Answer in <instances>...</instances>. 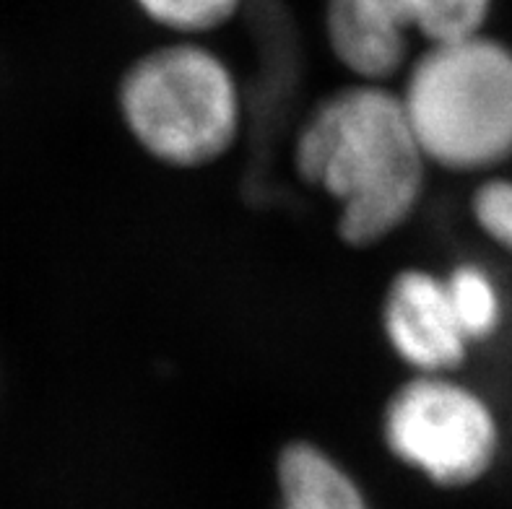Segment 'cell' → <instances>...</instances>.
I'll use <instances>...</instances> for the list:
<instances>
[{
    "label": "cell",
    "mask_w": 512,
    "mask_h": 509,
    "mask_svg": "<svg viewBox=\"0 0 512 509\" xmlns=\"http://www.w3.org/2000/svg\"><path fill=\"white\" fill-rule=\"evenodd\" d=\"M125 125L172 167H203L232 149L240 94L232 71L206 47L167 45L130 65L120 84Z\"/></svg>",
    "instance_id": "obj_3"
},
{
    "label": "cell",
    "mask_w": 512,
    "mask_h": 509,
    "mask_svg": "<svg viewBox=\"0 0 512 509\" xmlns=\"http://www.w3.org/2000/svg\"><path fill=\"white\" fill-rule=\"evenodd\" d=\"M401 99L429 164L479 172L512 156V52L500 42L476 34L429 47Z\"/></svg>",
    "instance_id": "obj_2"
},
{
    "label": "cell",
    "mask_w": 512,
    "mask_h": 509,
    "mask_svg": "<svg viewBox=\"0 0 512 509\" xmlns=\"http://www.w3.org/2000/svg\"><path fill=\"white\" fill-rule=\"evenodd\" d=\"M492 0H328L325 34L338 63L383 84L409 63L411 34L429 47L481 34Z\"/></svg>",
    "instance_id": "obj_5"
},
{
    "label": "cell",
    "mask_w": 512,
    "mask_h": 509,
    "mask_svg": "<svg viewBox=\"0 0 512 509\" xmlns=\"http://www.w3.org/2000/svg\"><path fill=\"white\" fill-rule=\"evenodd\" d=\"M279 489L281 509H370L357 481L310 442L281 452Z\"/></svg>",
    "instance_id": "obj_7"
},
{
    "label": "cell",
    "mask_w": 512,
    "mask_h": 509,
    "mask_svg": "<svg viewBox=\"0 0 512 509\" xmlns=\"http://www.w3.org/2000/svg\"><path fill=\"white\" fill-rule=\"evenodd\" d=\"M242 0H136L151 21L182 34L219 29L232 19Z\"/></svg>",
    "instance_id": "obj_9"
},
{
    "label": "cell",
    "mask_w": 512,
    "mask_h": 509,
    "mask_svg": "<svg viewBox=\"0 0 512 509\" xmlns=\"http://www.w3.org/2000/svg\"><path fill=\"white\" fill-rule=\"evenodd\" d=\"M474 216L494 242L512 252V182L492 180L479 187L474 198Z\"/></svg>",
    "instance_id": "obj_10"
},
{
    "label": "cell",
    "mask_w": 512,
    "mask_h": 509,
    "mask_svg": "<svg viewBox=\"0 0 512 509\" xmlns=\"http://www.w3.org/2000/svg\"><path fill=\"white\" fill-rule=\"evenodd\" d=\"M294 162L310 185L336 198L338 234L354 247L377 245L411 219L429 164L401 94L367 81L312 112Z\"/></svg>",
    "instance_id": "obj_1"
},
{
    "label": "cell",
    "mask_w": 512,
    "mask_h": 509,
    "mask_svg": "<svg viewBox=\"0 0 512 509\" xmlns=\"http://www.w3.org/2000/svg\"><path fill=\"white\" fill-rule=\"evenodd\" d=\"M390 346L419 374H448L466 359L468 341L450 307L445 278L403 271L383 307Z\"/></svg>",
    "instance_id": "obj_6"
},
{
    "label": "cell",
    "mask_w": 512,
    "mask_h": 509,
    "mask_svg": "<svg viewBox=\"0 0 512 509\" xmlns=\"http://www.w3.org/2000/svg\"><path fill=\"white\" fill-rule=\"evenodd\" d=\"M450 307L468 343L484 341L497 330L502 317L500 291L479 265H461L445 278Z\"/></svg>",
    "instance_id": "obj_8"
},
{
    "label": "cell",
    "mask_w": 512,
    "mask_h": 509,
    "mask_svg": "<svg viewBox=\"0 0 512 509\" xmlns=\"http://www.w3.org/2000/svg\"><path fill=\"white\" fill-rule=\"evenodd\" d=\"M390 452L442 486H466L492 468L497 421L484 400L448 374H419L388 400Z\"/></svg>",
    "instance_id": "obj_4"
}]
</instances>
